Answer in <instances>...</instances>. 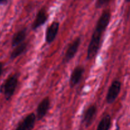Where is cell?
<instances>
[{
    "label": "cell",
    "instance_id": "obj_1",
    "mask_svg": "<svg viewBox=\"0 0 130 130\" xmlns=\"http://www.w3.org/2000/svg\"><path fill=\"white\" fill-rule=\"evenodd\" d=\"M110 17L111 14L110 11L105 10L102 13L99 19L98 20L95 29L92 33L91 41L87 48V60L92 59L97 55L100 47L102 36L109 24Z\"/></svg>",
    "mask_w": 130,
    "mask_h": 130
},
{
    "label": "cell",
    "instance_id": "obj_2",
    "mask_svg": "<svg viewBox=\"0 0 130 130\" xmlns=\"http://www.w3.org/2000/svg\"><path fill=\"white\" fill-rule=\"evenodd\" d=\"M18 85V75L14 74L10 76L0 87V92L4 94L7 101L13 96Z\"/></svg>",
    "mask_w": 130,
    "mask_h": 130
},
{
    "label": "cell",
    "instance_id": "obj_3",
    "mask_svg": "<svg viewBox=\"0 0 130 130\" xmlns=\"http://www.w3.org/2000/svg\"><path fill=\"white\" fill-rule=\"evenodd\" d=\"M121 83L119 80H113L111 84L106 96V102L108 104L113 103L121 92Z\"/></svg>",
    "mask_w": 130,
    "mask_h": 130
},
{
    "label": "cell",
    "instance_id": "obj_4",
    "mask_svg": "<svg viewBox=\"0 0 130 130\" xmlns=\"http://www.w3.org/2000/svg\"><path fill=\"white\" fill-rule=\"evenodd\" d=\"M81 39L80 37L75 38L68 46L67 50V52L65 53L64 57L63 59V62L67 63L72 59L75 57V54L78 51V48L80 45Z\"/></svg>",
    "mask_w": 130,
    "mask_h": 130
},
{
    "label": "cell",
    "instance_id": "obj_5",
    "mask_svg": "<svg viewBox=\"0 0 130 130\" xmlns=\"http://www.w3.org/2000/svg\"><path fill=\"white\" fill-rule=\"evenodd\" d=\"M36 121V116L34 113H31L19 122L15 130H32L34 127Z\"/></svg>",
    "mask_w": 130,
    "mask_h": 130
},
{
    "label": "cell",
    "instance_id": "obj_6",
    "mask_svg": "<svg viewBox=\"0 0 130 130\" xmlns=\"http://www.w3.org/2000/svg\"><path fill=\"white\" fill-rule=\"evenodd\" d=\"M59 25V22L54 21L47 27L45 33V40L47 43L50 44L54 41L58 33Z\"/></svg>",
    "mask_w": 130,
    "mask_h": 130
},
{
    "label": "cell",
    "instance_id": "obj_7",
    "mask_svg": "<svg viewBox=\"0 0 130 130\" xmlns=\"http://www.w3.org/2000/svg\"><path fill=\"white\" fill-rule=\"evenodd\" d=\"M84 72V67L81 65H78L73 69L70 78V86L72 88L74 87L79 83Z\"/></svg>",
    "mask_w": 130,
    "mask_h": 130
},
{
    "label": "cell",
    "instance_id": "obj_8",
    "mask_svg": "<svg viewBox=\"0 0 130 130\" xmlns=\"http://www.w3.org/2000/svg\"><path fill=\"white\" fill-rule=\"evenodd\" d=\"M47 19H48V13L45 8H43L40 10L32 24V30H37L40 27L43 26L47 22Z\"/></svg>",
    "mask_w": 130,
    "mask_h": 130
},
{
    "label": "cell",
    "instance_id": "obj_9",
    "mask_svg": "<svg viewBox=\"0 0 130 130\" xmlns=\"http://www.w3.org/2000/svg\"><path fill=\"white\" fill-rule=\"evenodd\" d=\"M51 105V101L49 98L46 97L43 98L40 103L38 104L37 107V118L38 120H41L46 116L48 112Z\"/></svg>",
    "mask_w": 130,
    "mask_h": 130
},
{
    "label": "cell",
    "instance_id": "obj_10",
    "mask_svg": "<svg viewBox=\"0 0 130 130\" xmlns=\"http://www.w3.org/2000/svg\"><path fill=\"white\" fill-rule=\"evenodd\" d=\"M96 112H97V107L95 105H91L86 110L83 117V122L87 127L92 124Z\"/></svg>",
    "mask_w": 130,
    "mask_h": 130
},
{
    "label": "cell",
    "instance_id": "obj_11",
    "mask_svg": "<svg viewBox=\"0 0 130 130\" xmlns=\"http://www.w3.org/2000/svg\"><path fill=\"white\" fill-rule=\"evenodd\" d=\"M26 36H27V32H26V28H24L20 30V31H17L16 33H15L13 38H12V47H15L16 46L23 43L25 40H26Z\"/></svg>",
    "mask_w": 130,
    "mask_h": 130
},
{
    "label": "cell",
    "instance_id": "obj_12",
    "mask_svg": "<svg viewBox=\"0 0 130 130\" xmlns=\"http://www.w3.org/2000/svg\"><path fill=\"white\" fill-rule=\"evenodd\" d=\"M111 126V117L107 114L100 121L96 130H108Z\"/></svg>",
    "mask_w": 130,
    "mask_h": 130
},
{
    "label": "cell",
    "instance_id": "obj_13",
    "mask_svg": "<svg viewBox=\"0 0 130 130\" xmlns=\"http://www.w3.org/2000/svg\"><path fill=\"white\" fill-rule=\"evenodd\" d=\"M27 43L23 42L21 44L16 46L14 49L13 50V51L12 52V53H11L10 59H14L17 58L19 56H21L22 54H23L24 52L27 48Z\"/></svg>",
    "mask_w": 130,
    "mask_h": 130
},
{
    "label": "cell",
    "instance_id": "obj_14",
    "mask_svg": "<svg viewBox=\"0 0 130 130\" xmlns=\"http://www.w3.org/2000/svg\"><path fill=\"white\" fill-rule=\"evenodd\" d=\"M111 0H97L95 4L96 8H101L107 5L110 2Z\"/></svg>",
    "mask_w": 130,
    "mask_h": 130
},
{
    "label": "cell",
    "instance_id": "obj_15",
    "mask_svg": "<svg viewBox=\"0 0 130 130\" xmlns=\"http://www.w3.org/2000/svg\"><path fill=\"white\" fill-rule=\"evenodd\" d=\"M3 62H0V77L2 75V73H3Z\"/></svg>",
    "mask_w": 130,
    "mask_h": 130
},
{
    "label": "cell",
    "instance_id": "obj_16",
    "mask_svg": "<svg viewBox=\"0 0 130 130\" xmlns=\"http://www.w3.org/2000/svg\"><path fill=\"white\" fill-rule=\"evenodd\" d=\"M8 2V0H0V5L6 4Z\"/></svg>",
    "mask_w": 130,
    "mask_h": 130
},
{
    "label": "cell",
    "instance_id": "obj_17",
    "mask_svg": "<svg viewBox=\"0 0 130 130\" xmlns=\"http://www.w3.org/2000/svg\"><path fill=\"white\" fill-rule=\"evenodd\" d=\"M125 2H127V3H129L130 0H125Z\"/></svg>",
    "mask_w": 130,
    "mask_h": 130
}]
</instances>
